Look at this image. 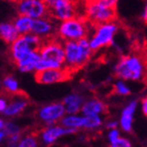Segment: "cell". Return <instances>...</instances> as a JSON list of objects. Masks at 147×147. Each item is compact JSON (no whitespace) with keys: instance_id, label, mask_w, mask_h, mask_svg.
I'll list each match as a JSON object with an SVG mask.
<instances>
[{"instance_id":"6da1fadb","label":"cell","mask_w":147,"mask_h":147,"mask_svg":"<svg viewBox=\"0 0 147 147\" xmlns=\"http://www.w3.org/2000/svg\"><path fill=\"white\" fill-rule=\"evenodd\" d=\"M63 47L64 68L72 74L84 68L91 61L94 54L88 44V38H82L78 41H65Z\"/></svg>"},{"instance_id":"7a4b0ae2","label":"cell","mask_w":147,"mask_h":147,"mask_svg":"<svg viewBox=\"0 0 147 147\" xmlns=\"http://www.w3.org/2000/svg\"><path fill=\"white\" fill-rule=\"evenodd\" d=\"M114 75L123 81H143L146 75L145 57L138 52L120 57L114 67Z\"/></svg>"},{"instance_id":"3957f363","label":"cell","mask_w":147,"mask_h":147,"mask_svg":"<svg viewBox=\"0 0 147 147\" xmlns=\"http://www.w3.org/2000/svg\"><path fill=\"white\" fill-rule=\"evenodd\" d=\"M92 26L84 17H74L62 21L57 26L56 37L61 41H78L82 38H88Z\"/></svg>"},{"instance_id":"277c9868","label":"cell","mask_w":147,"mask_h":147,"mask_svg":"<svg viewBox=\"0 0 147 147\" xmlns=\"http://www.w3.org/2000/svg\"><path fill=\"white\" fill-rule=\"evenodd\" d=\"M94 32L88 37V44L93 52L110 47L114 41V37L119 29V25L116 21L108 22L94 26Z\"/></svg>"},{"instance_id":"5b68a950","label":"cell","mask_w":147,"mask_h":147,"mask_svg":"<svg viewBox=\"0 0 147 147\" xmlns=\"http://www.w3.org/2000/svg\"><path fill=\"white\" fill-rule=\"evenodd\" d=\"M41 44L42 40L32 33L19 35L17 39L9 44L10 60L12 63L16 64L31 53L38 52Z\"/></svg>"},{"instance_id":"8992f818","label":"cell","mask_w":147,"mask_h":147,"mask_svg":"<svg viewBox=\"0 0 147 147\" xmlns=\"http://www.w3.org/2000/svg\"><path fill=\"white\" fill-rule=\"evenodd\" d=\"M84 19L92 27L100 24L116 21L115 8H109L101 4L98 0H91L86 6Z\"/></svg>"},{"instance_id":"52a82bcc","label":"cell","mask_w":147,"mask_h":147,"mask_svg":"<svg viewBox=\"0 0 147 147\" xmlns=\"http://www.w3.org/2000/svg\"><path fill=\"white\" fill-rule=\"evenodd\" d=\"M49 10V17L53 20H68L77 16V5L75 0H43Z\"/></svg>"},{"instance_id":"ba28073f","label":"cell","mask_w":147,"mask_h":147,"mask_svg":"<svg viewBox=\"0 0 147 147\" xmlns=\"http://www.w3.org/2000/svg\"><path fill=\"white\" fill-rule=\"evenodd\" d=\"M40 59L49 61L58 66L64 67V47L63 41L53 37L42 41L41 47L38 49Z\"/></svg>"},{"instance_id":"9c48e42d","label":"cell","mask_w":147,"mask_h":147,"mask_svg":"<svg viewBox=\"0 0 147 147\" xmlns=\"http://www.w3.org/2000/svg\"><path fill=\"white\" fill-rule=\"evenodd\" d=\"M65 114L66 112L62 102H52V103L42 105L36 112L38 120L41 123L45 125V127L60 123V120Z\"/></svg>"},{"instance_id":"30bf717a","label":"cell","mask_w":147,"mask_h":147,"mask_svg":"<svg viewBox=\"0 0 147 147\" xmlns=\"http://www.w3.org/2000/svg\"><path fill=\"white\" fill-rule=\"evenodd\" d=\"M17 11L32 20L49 17V10L43 0H17Z\"/></svg>"},{"instance_id":"8fae6325","label":"cell","mask_w":147,"mask_h":147,"mask_svg":"<svg viewBox=\"0 0 147 147\" xmlns=\"http://www.w3.org/2000/svg\"><path fill=\"white\" fill-rule=\"evenodd\" d=\"M75 133L76 132H74V131L69 130L67 127H64L63 125L56 123V125L44 127L40 131L38 140L41 144L45 145V146H51V145L55 144L57 141H59L61 138L72 135Z\"/></svg>"},{"instance_id":"7c38bea8","label":"cell","mask_w":147,"mask_h":147,"mask_svg":"<svg viewBox=\"0 0 147 147\" xmlns=\"http://www.w3.org/2000/svg\"><path fill=\"white\" fill-rule=\"evenodd\" d=\"M72 75L73 74L71 72L62 67L35 72V80L40 84H55L69 80Z\"/></svg>"},{"instance_id":"4fadbf2b","label":"cell","mask_w":147,"mask_h":147,"mask_svg":"<svg viewBox=\"0 0 147 147\" xmlns=\"http://www.w3.org/2000/svg\"><path fill=\"white\" fill-rule=\"evenodd\" d=\"M57 26L52 18L45 17L41 19L33 20L31 27V33L39 37L42 41L56 37Z\"/></svg>"},{"instance_id":"5bb4252c","label":"cell","mask_w":147,"mask_h":147,"mask_svg":"<svg viewBox=\"0 0 147 147\" xmlns=\"http://www.w3.org/2000/svg\"><path fill=\"white\" fill-rule=\"evenodd\" d=\"M137 100L130 101L120 112L119 119H118V127L125 133H131L133 131V123H134V118H135L136 111L138 109Z\"/></svg>"},{"instance_id":"9a60e30c","label":"cell","mask_w":147,"mask_h":147,"mask_svg":"<svg viewBox=\"0 0 147 147\" xmlns=\"http://www.w3.org/2000/svg\"><path fill=\"white\" fill-rule=\"evenodd\" d=\"M29 106V100L27 96L20 93L13 95L12 99L7 103V106L3 111V115L5 117H16L22 114Z\"/></svg>"},{"instance_id":"2e32d148","label":"cell","mask_w":147,"mask_h":147,"mask_svg":"<svg viewBox=\"0 0 147 147\" xmlns=\"http://www.w3.org/2000/svg\"><path fill=\"white\" fill-rule=\"evenodd\" d=\"M108 110L107 104L98 98H90L84 100L81 106V115H102Z\"/></svg>"},{"instance_id":"e0dca14e","label":"cell","mask_w":147,"mask_h":147,"mask_svg":"<svg viewBox=\"0 0 147 147\" xmlns=\"http://www.w3.org/2000/svg\"><path fill=\"white\" fill-rule=\"evenodd\" d=\"M84 100L86 99L84 98V96L79 93L68 94L62 102L66 114H79Z\"/></svg>"},{"instance_id":"ac0fdd59","label":"cell","mask_w":147,"mask_h":147,"mask_svg":"<svg viewBox=\"0 0 147 147\" xmlns=\"http://www.w3.org/2000/svg\"><path fill=\"white\" fill-rule=\"evenodd\" d=\"M40 57L38 52H34L29 54L28 56L24 57L20 61H18L15 64L17 68L23 73H30V72H35L36 65L39 61Z\"/></svg>"},{"instance_id":"d6986e66","label":"cell","mask_w":147,"mask_h":147,"mask_svg":"<svg viewBox=\"0 0 147 147\" xmlns=\"http://www.w3.org/2000/svg\"><path fill=\"white\" fill-rule=\"evenodd\" d=\"M84 115L79 114H65L60 120V125L69 130L77 132L84 129Z\"/></svg>"},{"instance_id":"ffe728a7","label":"cell","mask_w":147,"mask_h":147,"mask_svg":"<svg viewBox=\"0 0 147 147\" xmlns=\"http://www.w3.org/2000/svg\"><path fill=\"white\" fill-rule=\"evenodd\" d=\"M19 37V33L16 30L12 22L0 23V38L5 43L10 44Z\"/></svg>"},{"instance_id":"44dd1931","label":"cell","mask_w":147,"mask_h":147,"mask_svg":"<svg viewBox=\"0 0 147 147\" xmlns=\"http://www.w3.org/2000/svg\"><path fill=\"white\" fill-rule=\"evenodd\" d=\"M32 23H33V20L30 19V18L26 17V16L18 15V17L15 18L12 24L15 26L19 35H24V34H28V33H31Z\"/></svg>"},{"instance_id":"7402d4cb","label":"cell","mask_w":147,"mask_h":147,"mask_svg":"<svg viewBox=\"0 0 147 147\" xmlns=\"http://www.w3.org/2000/svg\"><path fill=\"white\" fill-rule=\"evenodd\" d=\"M84 129L86 131H98L104 125L102 115H86L84 116Z\"/></svg>"},{"instance_id":"603a6c76","label":"cell","mask_w":147,"mask_h":147,"mask_svg":"<svg viewBox=\"0 0 147 147\" xmlns=\"http://www.w3.org/2000/svg\"><path fill=\"white\" fill-rule=\"evenodd\" d=\"M2 86L4 91L9 95H17L21 93V88L19 81L12 75H6L2 79Z\"/></svg>"},{"instance_id":"cb8c5ba5","label":"cell","mask_w":147,"mask_h":147,"mask_svg":"<svg viewBox=\"0 0 147 147\" xmlns=\"http://www.w3.org/2000/svg\"><path fill=\"white\" fill-rule=\"evenodd\" d=\"M17 147H40V142L36 135L27 134L21 137Z\"/></svg>"},{"instance_id":"d4e9b609","label":"cell","mask_w":147,"mask_h":147,"mask_svg":"<svg viewBox=\"0 0 147 147\" xmlns=\"http://www.w3.org/2000/svg\"><path fill=\"white\" fill-rule=\"evenodd\" d=\"M113 92L118 96L127 97L131 94V88L125 81L121 80V79H117L113 84Z\"/></svg>"},{"instance_id":"484cf974","label":"cell","mask_w":147,"mask_h":147,"mask_svg":"<svg viewBox=\"0 0 147 147\" xmlns=\"http://www.w3.org/2000/svg\"><path fill=\"white\" fill-rule=\"evenodd\" d=\"M3 131H4L6 137L12 135H20L22 134V129L18 123H13L11 120H8V121H5L4 127H3Z\"/></svg>"},{"instance_id":"4316f807","label":"cell","mask_w":147,"mask_h":147,"mask_svg":"<svg viewBox=\"0 0 147 147\" xmlns=\"http://www.w3.org/2000/svg\"><path fill=\"white\" fill-rule=\"evenodd\" d=\"M110 146L109 147H133V144L131 142L130 139H127V137H123L120 136L118 139H116L115 141L109 143Z\"/></svg>"},{"instance_id":"83f0119b","label":"cell","mask_w":147,"mask_h":147,"mask_svg":"<svg viewBox=\"0 0 147 147\" xmlns=\"http://www.w3.org/2000/svg\"><path fill=\"white\" fill-rule=\"evenodd\" d=\"M21 137H22V134L20 135H12L8 136L5 139V142H6V147H17L19 144V141H20Z\"/></svg>"},{"instance_id":"f1b7e54d","label":"cell","mask_w":147,"mask_h":147,"mask_svg":"<svg viewBox=\"0 0 147 147\" xmlns=\"http://www.w3.org/2000/svg\"><path fill=\"white\" fill-rule=\"evenodd\" d=\"M120 131L119 129H113V130H108L107 133V140L109 141V143L115 141L116 139L120 137Z\"/></svg>"},{"instance_id":"f546056e","label":"cell","mask_w":147,"mask_h":147,"mask_svg":"<svg viewBox=\"0 0 147 147\" xmlns=\"http://www.w3.org/2000/svg\"><path fill=\"white\" fill-rule=\"evenodd\" d=\"M101 4H103L104 6L109 8H115L116 4H117L118 0H98Z\"/></svg>"},{"instance_id":"4dcf8cb0","label":"cell","mask_w":147,"mask_h":147,"mask_svg":"<svg viewBox=\"0 0 147 147\" xmlns=\"http://www.w3.org/2000/svg\"><path fill=\"white\" fill-rule=\"evenodd\" d=\"M105 127L107 130L118 129V120L116 119H108L105 123Z\"/></svg>"},{"instance_id":"1f68e13d","label":"cell","mask_w":147,"mask_h":147,"mask_svg":"<svg viewBox=\"0 0 147 147\" xmlns=\"http://www.w3.org/2000/svg\"><path fill=\"white\" fill-rule=\"evenodd\" d=\"M140 107H141V111H142V113L146 116L147 115V98L146 97H144V98L141 100Z\"/></svg>"},{"instance_id":"d6a6232c","label":"cell","mask_w":147,"mask_h":147,"mask_svg":"<svg viewBox=\"0 0 147 147\" xmlns=\"http://www.w3.org/2000/svg\"><path fill=\"white\" fill-rule=\"evenodd\" d=\"M7 103H8V101L6 100L4 97L0 96V113H2L3 111L5 110V108L7 106Z\"/></svg>"},{"instance_id":"836d02e7","label":"cell","mask_w":147,"mask_h":147,"mask_svg":"<svg viewBox=\"0 0 147 147\" xmlns=\"http://www.w3.org/2000/svg\"><path fill=\"white\" fill-rule=\"evenodd\" d=\"M141 18L143 19L144 23L147 22V6H146V5H145L144 8H143V12L141 13Z\"/></svg>"},{"instance_id":"e575fe53","label":"cell","mask_w":147,"mask_h":147,"mask_svg":"<svg viewBox=\"0 0 147 147\" xmlns=\"http://www.w3.org/2000/svg\"><path fill=\"white\" fill-rule=\"evenodd\" d=\"M5 139H6V135H5L4 131H0V143H2L5 141Z\"/></svg>"},{"instance_id":"d590c367","label":"cell","mask_w":147,"mask_h":147,"mask_svg":"<svg viewBox=\"0 0 147 147\" xmlns=\"http://www.w3.org/2000/svg\"><path fill=\"white\" fill-rule=\"evenodd\" d=\"M4 119L3 118H0V131L3 130V127H4Z\"/></svg>"},{"instance_id":"8d00e7d4","label":"cell","mask_w":147,"mask_h":147,"mask_svg":"<svg viewBox=\"0 0 147 147\" xmlns=\"http://www.w3.org/2000/svg\"><path fill=\"white\" fill-rule=\"evenodd\" d=\"M9 1H13V2H16V1H17V0H9Z\"/></svg>"}]
</instances>
